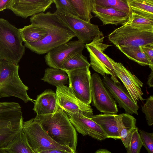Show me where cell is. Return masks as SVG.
<instances>
[{"label":"cell","instance_id":"obj_29","mask_svg":"<svg viewBox=\"0 0 153 153\" xmlns=\"http://www.w3.org/2000/svg\"><path fill=\"white\" fill-rule=\"evenodd\" d=\"M90 66L87 57L80 53L67 60L62 65L60 69L66 71L89 68Z\"/></svg>","mask_w":153,"mask_h":153},{"label":"cell","instance_id":"obj_24","mask_svg":"<svg viewBox=\"0 0 153 153\" xmlns=\"http://www.w3.org/2000/svg\"><path fill=\"white\" fill-rule=\"evenodd\" d=\"M77 14V18L87 22H90L94 17L91 13L94 0H70Z\"/></svg>","mask_w":153,"mask_h":153},{"label":"cell","instance_id":"obj_19","mask_svg":"<svg viewBox=\"0 0 153 153\" xmlns=\"http://www.w3.org/2000/svg\"><path fill=\"white\" fill-rule=\"evenodd\" d=\"M92 12L103 25H124L129 20L130 15L111 8H103L94 4Z\"/></svg>","mask_w":153,"mask_h":153},{"label":"cell","instance_id":"obj_16","mask_svg":"<svg viewBox=\"0 0 153 153\" xmlns=\"http://www.w3.org/2000/svg\"><path fill=\"white\" fill-rule=\"evenodd\" d=\"M66 113L76 131L79 133L83 136L88 135L99 141L107 138L100 127L91 119L93 115L85 116L78 113Z\"/></svg>","mask_w":153,"mask_h":153},{"label":"cell","instance_id":"obj_4","mask_svg":"<svg viewBox=\"0 0 153 153\" xmlns=\"http://www.w3.org/2000/svg\"><path fill=\"white\" fill-rule=\"evenodd\" d=\"M19 69L18 65L0 59V98L14 97L25 103L34 102L27 94L28 87L19 77Z\"/></svg>","mask_w":153,"mask_h":153},{"label":"cell","instance_id":"obj_26","mask_svg":"<svg viewBox=\"0 0 153 153\" xmlns=\"http://www.w3.org/2000/svg\"><path fill=\"white\" fill-rule=\"evenodd\" d=\"M117 48L129 59L140 65H150V62L141 46H120Z\"/></svg>","mask_w":153,"mask_h":153},{"label":"cell","instance_id":"obj_30","mask_svg":"<svg viewBox=\"0 0 153 153\" xmlns=\"http://www.w3.org/2000/svg\"><path fill=\"white\" fill-rule=\"evenodd\" d=\"M94 2L98 7L113 8L130 15L132 11L127 0H94Z\"/></svg>","mask_w":153,"mask_h":153},{"label":"cell","instance_id":"obj_38","mask_svg":"<svg viewBox=\"0 0 153 153\" xmlns=\"http://www.w3.org/2000/svg\"><path fill=\"white\" fill-rule=\"evenodd\" d=\"M147 83L150 87H153V70H151V73L149 74L148 79Z\"/></svg>","mask_w":153,"mask_h":153},{"label":"cell","instance_id":"obj_37","mask_svg":"<svg viewBox=\"0 0 153 153\" xmlns=\"http://www.w3.org/2000/svg\"><path fill=\"white\" fill-rule=\"evenodd\" d=\"M36 153H76V152H71L63 150L54 149L45 150Z\"/></svg>","mask_w":153,"mask_h":153},{"label":"cell","instance_id":"obj_1","mask_svg":"<svg viewBox=\"0 0 153 153\" xmlns=\"http://www.w3.org/2000/svg\"><path fill=\"white\" fill-rule=\"evenodd\" d=\"M30 22L45 29L46 36L40 41L25 43V46L38 54L47 53L76 37L73 31L54 12L41 13L30 18Z\"/></svg>","mask_w":153,"mask_h":153},{"label":"cell","instance_id":"obj_23","mask_svg":"<svg viewBox=\"0 0 153 153\" xmlns=\"http://www.w3.org/2000/svg\"><path fill=\"white\" fill-rule=\"evenodd\" d=\"M4 149L7 153H36L29 144L22 129Z\"/></svg>","mask_w":153,"mask_h":153},{"label":"cell","instance_id":"obj_17","mask_svg":"<svg viewBox=\"0 0 153 153\" xmlns=\"http://www.w3.org/2000/svg\"><path fill=\"white\" fill-rule=\"evenodd\" d=\"M53 3V0H11L8 9L16 16L26 19L44 13Z\"/></svg>","mask_w":153,"mask_h":153},{"label":"cell","instance_id":"obj_35","mask_svg":"<svg viewBox=\"0 0 153 153\" xmlns=\"http://www.w3.org/2000/svg\"><path fill=\"white\" fill-rule=\"evenodd\" d=\"M141 48L150 62L149 68L153 70V44L143 46Z\"/></svg>","mask_w":153,"mask_h":153},{"label":"cell","instance_id":"obj_32","mask_svg":"<svg viewBox=\"0 0 153 153\" xmlns=\"http://www.w3.org/2000/svg\"><path fill=\"white\" fill-rule=\"evenodd\" d=\"M143 146L138 129L137 127L132 134L129 145L126 148L127 153H140Z\"/></svg>","mask_w":153,"mask_h":153},{"label":"cell","instance_id":"obj_15","mask_svg":"<svg viewBox=\"0 0 153 153\" xmlns=\"http://www.w3.org/2000/svg\"><path fill=\"white\" fill-rule=\"evenodd\" d=\"M102 79L104 86L109 91L120 108L124 109L126 114H138L139 107L135 103L124 86L120 83H116L106 75Z\"/></svg>","mask_w":153,"mask_h":153},{"label":"cell","instance_id":"obj_5","mask_svg":"<svg viewBox=\"0 0 153 153\" xmlns=\"http://www.w3.org/2000/svg\"><path fill=\"white\" fill-rule=\"evenodd\" d=\"M18 29L7 20L0 18V59L18 65L25 47Z\"/></svg>","mask_w":153,"mask_h":153},{"label":"cell","instance_id":"obj_22","mask_svg":"<svg viewBox=\"0 0 153 153\" xmlns=\"http://www.w3.org/2000/svg\"><path fill=\"white\" fill-rule=\"evenodd\" d=\"M19 30L22 40L24 43L40 41L47 34L45 29L33 24L25 26L19 29Z\"/></svg>","mask_w":153,"mask_h":153},{"label":"cell","instance_id":"obj_40","mask_svg":"<svg viewBox=\"0 0 153 153\" xmlns=\"http://www.w3.org/2000/svg\"><path fill=\"white\" fill-rule=\"evenodd\" d=\"M0 153H7L4 149H0Z\"/></svg>","mask_w":153,"mask_h":153},{"label":"cell","instance_id":"obj_12","mask_svg":"<svg viewBox=\"0 0 153 153\" xmlns=\"http://www.w3.org/2000/svg\"><path fill=\"white\" fill-rule=\"evenodd\" d=\"M85 44L79 40L70 41L48 52L45 56L50 68L60 69L63 63L72 56L82 53Z\"/></svg>","mask_w":153,"mask_h":153},{"label":"cell","instance_id":"obj_3","mask_svg":"<svg viewBox=\"0 0 153 153\" xmlns=\"http://www.w3.org/2000/svg\"><path fill=\"white\" fill-rule=\"evenodd\" d=\"M21 107L15 102H0V149H4L22 129Z\"/></svg>","mask_w":153,"mask_h":153},{"label":"cell","instance_id":"obj_21","mask_svg":"<svg viewBox=\"0 0 153 153\" xmlns=\"http://www.w3.org/2000/svg\"><path fill=\"white\" fill-rule=\"evenodd\" d=\"M117 114H100L93 115L91 119L98 125L106 134L107 138L120 139L117 120Z\"/></svg>","mask_w":153,"mask_h":153},{"label":"cell","instance_id":"obj_8","mask_svg":"<svg viewBox=\"0 0 153 153\" xmlns=\"http://www.w3.org/2000/svg\"><path fill=\"white\" fill-rule=\"evenodd\" d=\"M104 38V36H96L91 42L85 44V48L89 54L91 66L95 71L103 76L105 74L110 75V78L114 82L120 83L108 56L103 52L109 46L103 43Z\"/></svg>","mask_w":153,"mask_h":153},{"label":"cell","instance_id":"obj_28","mask_svg":"<svg viewBox=\"0 0 153 153\" xmlns=\"http://www.w3.org/2000/svg\"><path fill=\"white\" fill-rule=\"evenodd\" d=\"M126 24L141 30L153 32V18L140 15L132 11Z\"/></svg>","mask_w":153,"mask_h":153},{"label":"cell","instance_id":"obj_13","mask_svg":"<svg viewBox=\"0 0 153 153\" xmlns=\"http://www.w3.org/2000/svg\"><path fill=\"white\" fill-rule=\"evenodd\" d=\"M56 93L60 108L65 113H79L85 116L93 115V110L90 105L78 99L69 87L62 85L56 87Z\"/></svg>","mask_w":153,"mask_h":153},{"label":"cell","instance_id":"obj_14","mask_svg":"<svg viewBox=\"0 0 153 153\" xmlns=\"http://www.w3.org/2000/svg\"><path fill=\"white\" fill-rule=\"evenodd\" d=\"M108 59L113 65L116 76L123 82L135 103L137 104L138 101L144 100L141 88L143 83L121 63L115 62L109 57Z\"/></svg>","mask_w":153,"mask_h":153},{"label":"cell","instance_id":"obj_31","mask_svg":"<svg viewBox=\"0 0 153 153\" xmlns=\"http://www.w3.org/2000/svg\"><path fill=\"white\" fill-rule=\"evenodd\" d=\"M56 10L77 17V14L70 0H53Z\"/></svg>","mask_w":153,"mask_h":153},{"label":"cell","instance_id":"obj_18","mask_svg":"<svg viewBox=\"0 0 153 153\" xmlns=\"http://www.w3.org/2000/svg\"><path fill=\"white\" fill-rule=\"evenodd\" d=\"M34 101L33 110L38 115L53 114L61 109L56 92L51 89L46 90L38 95Z\"/></svg>","mask_w":153,"mask_h":153},{"label":"cell","instance_id":"obj_2","mask_svg":"<svg viewBox=\"0 0 153 153\" xmlns=\"http://www.w3.org/2000/svg\"><path fill=\"white\" fill-rule=\"evenodd\" d=\"M34 119L56 142L76 152L77 134L68 115L62 109L53 114L36 115Z\"/></svg>","mask_w":153,"mask_h":153},{"label":"cell","instance_id":"obj_25","mask_svg":"<svg viewBox=\"0 0 153 153\" xmlns=\"http://www.w3.org/2000/svg\"><path fill=\"white\" fill-rule=\"evenodd\" d=\"M41 80L56 87L65 85L69 80L68 75L65 71L51 68L45 69Z\"/></svg>","mask_w":153,"mask_h":153},{"label":"cell","instance_id":"obj_10","mask_svg":"<svg viewBox=\"0 0 153 153\" xmlns=\"http://www.w3.org/2000/svg\"><path fill=\"white\" fill-rule=\"evenodd\" d=\"M68 76L69 87L82 102H91V77L89 68L65 71Z\"/></svg>","mask_w":153,"mask_h":153},{"label":"cell","instance_id":"obj_39","mask_svg":"<svg viewBox=\"0 0 153 153\" xmlns=\"http://www.w3.org/2000/svg\"><path fill=\"white\" fill-rule=\"evenodd\" d=\"M95 153H112L107 149H100L97 150Z\"/></svg>","mask_w":153,"mask_h":153},{"label":"cell","instance_id":"obj_36","mask_svg":"<svg viewBox=\"0 0 153 153\" xmlns=\"http://www.w3.org/2000/svg\"><path fill=\"white\" fill-rule=\"evenodd\" d=\"M11 0H0V12L8 9Z\"/></svg>","mask_w":153,"mask_h":153},{"label":"cell","instance_id":"obj_7","mask_svg":"<svg viewBox=\"0 0 153 153\" xmlns=\"http://www.w3.org/2000/svg\"><path fill=\"white\" fill-rule=\"evenodd\" d=\"M108 38L117 47L153 44V32L141 30L126 24L112 31Z\"/></svg>","mask_w":153,"mask_h":153},{"label":"cell","instance_id":"obj_33","mask_svg":"<svg viewBox=\"0 0 153 153\" xmlns=\"http://www.w3.org/2000/svg\"><path fill=\"white\" fill-rule=\"evenodd\" d=\"M141 111L145 115L146 118L149 126L153 124V96L151 95L146 100L142 106Z\"/></svg>","mask_w":153,"mask_h":153},{"label":"cell","instance_id":"obj_20","mask_svg":"<svg viewBox=\"0 0 153 153\" xmlns=\"http://www.w3.org/2000/svg\"><path fill=\"white\" fill-rule=\"evenodd\" d=\"M117 120L120 139L127 148L137 127L136 120L130 114L126 113L117 114Z\"/></svg>","mask_w":153,"mask_h":153},{"label":"cell","instance_id":"obj_9","mask_svg":"<svg viewBox=\"0 0 153 153\" xmlns=\"http://www.w3.org/2000/svg\"><path fill=\"white\" fill-rule=\"evenodd\" d=\"M91 94L92 105L100 112L115 114L118 112L116 102L97 73L91 75Z\"/></svg>","mask_w":153,"mask_h":153},{"label":"cell","instance_id":"obj_6","mask_svg":"<svg viewBox=\"0 0 153 153\" xmlns=\"http://www.w3.org/2000/svg\"><path fill=\"white\" fill-rule=\"evenodd\" d=\"M22 130L29 144L36 153L54 149L75 152L70 148L56 142L34 118L23 121Z\"/></svg>","mask_w":153,"mask_h":153},{"label":"cell","instance_id":"obj_11","mask_svg":"<svg viewBox=\"0 0 153 153\" xmlns=\"http://www.w3.org/2000/svg\"><path fill=\"white\" fill-rule=\"evenodd\" d=\"M64 22L73 31L78 40L85 44L91 42L96 36H103L98 26L87 22L77 17L71 16L56 10Z\"/></svg>","mask_w":153,"mask_h":153},{"label":"cell","instance_id":"obj_27","mask_svg":"<svg viewBox=\"0 0 153 153\" xmlns=\"http://www.w3.org/2000/svg\"><path fill=\"white\" fill-rule=\"evenodd\" d=\"M132 11L146 17L153 18V0H127Z\"/></svg>","mask_w":153,"mask_h":153},{"label":"cell","instance_id":"obj_34","mask_svg":"<svg viewBox=\"0 0 153 153\" xmlns=\"http://www.w3.org/2000/svg\"><path fill=\"white\" fill-rule=\"evenodd\" d=\"M143 146L148 153H153V133L139 130Z\"/></svg>","mask_w":153,"mask_h":153}]
</instances>
